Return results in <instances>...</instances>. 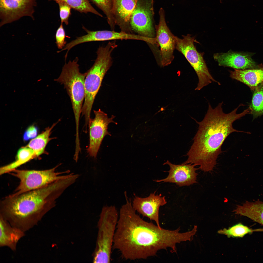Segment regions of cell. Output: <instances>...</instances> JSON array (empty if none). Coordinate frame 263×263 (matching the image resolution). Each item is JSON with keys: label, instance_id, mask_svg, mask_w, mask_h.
Returning a JSON list of instances; mask_svg holds the SVG:
<instances>
[{"label": "cell", "instance_id": "1", "mask_svg": "<svg viewBox=\"0 0 263 263\" xmlns=\"http://www.w3.org/2000/svg\"><path fill=\"white\" fill-rule=\"evenodd\" d=\"M121 207L113 239V249L126 260L146 259L168 248L174 252L181 241L179 230L166 229L146 221L137 214L131 202Z\"/></svg>", "mask_w": 263, "mask_h": 263}, {"label": "cell", "instance_id": "2", "mask_svg": "<svg viewBox=\"0 0 263 263\" xmlns=\"http://www.w3.org/2000/svg\"><path fill=\"white\" fill-rule=\"evenodd\" d=\"M223 102L219 103L213 108L208 103L207 112L203 120L198 122L194 120L199 125L198 130L187 153L188 158L184 163L199 166V169L205 172L212 171L216 164L218 156L222 152V146L229 135L235 132L250 133L237 130L233 126L235 121L250 113V108L237 113L238 108L244 105L240 104L231 112L226 113L223 111Z\"/></svg>", "mask_w": 263, "mask_h": 263}, {"label": "cell", "instance_id": "3", "mask_svg": "<svg viewBox=\"0 0 263 263\" xmlns=\"http://www.w3.org/2000/svg\"><path fill=\"white\" fill-rule=\"evenodd\" d=\"M71 183L67 178L0 201V216L13 227L25 232L37 225L55 207L56 199Z\"/></svg>", "mask_w": 263, "mask_h": 263}, {"label": "cell", "instance_id": "4", "mask_svg": "<svg viewBox=\"0 0 263 263\" xmlns=\"http://www.w3.org/2000/svg\"><path fill=\"white\" fill-rule=\"evenodd\" d=\"M114 49L111 44L100 47L96 51L97 57L92 66L87 71L85 81V96L81 113L85 118L87 127L91 118L90 114L96 96L106 73L112 63L111 54Z\"/></svg>", "mask_w": 263, "mask_h": 263}, {"label": "cell", "instance_id": "5", "mask_svg": "<svg viewBox=\"0 0 263 263\" xmlns=\"http://www.w3.org/2000/svg\"><path fill=\"white\" fill-rule=\"evenodd\" d=\"M77 57L65 63L60 75L55 80L63 85L71 100L75 116L76 133H79L80 116L85 96V81L87 72L81 73L77 63Z\"/></svg>", "mask_w": 263, "mask_h": 263}, {"label": "cell", "instance_id": "6", "mask_svg": "<svg viewBox=\"0 0 263 263\" xmlns=\"http://www.w3.org/2000/svg\"><path fill=\"white\" fill-rule=\"evenodd\" d=\"M119 216L114 206L103 207L99 216L94 263H110L113 239Z\"/></svg>", "mask_w": 263, "mask_h": 263}, {"label": "cell", "instance_id": "7", "mask_svg": "<svg viewBox=\"0 0 263 263\" xmlns=\"http://www.w3.org/2000/svg\"><path fill=\"white\" fill-rule=\"evenodd\" d=\"M61 163L51 169L42 170H19L16 169L9 174L18 178L19 184L11 195L15 196L24 192L41 188L61 179L69 177L74 174L71 173L64 176L63 174L69 173V170L59 172L56 169Z\"/></svg>", "mask_w": 263, "mask_h": 263}, {"label": "cell", "instance_id": "8", "mask_svg": "<svg viewBox=\"0 0 263 263\" xmlns=\"http://www.w3.org/2000/svg\"><path fill=\"white\" fill-rule=\"evenodd\" d=\"M182 36V39L175 36V48L185 56L197 75L198 82L195 90H199L212 82L220 85L210 73L203 57L204 53L196 49L194 43L197 42L195 37L189 34Z\"/></svg>", "mask_w": 263, "mask_h": 263}, {"label": "cell", "instance_id": "9", "mask_svg": "<svg viewBox=\"0 0 263 263\" xmlns=\"http://www.w3.org/2000/svg\"><path fill=\"white\" fill-rule=\"evenodd\" d=\"M153 5V0L137 1L130 19V26L133 33L148 38H155Z\"/></svg>", "mask_w": 263, "mask_h": 263}, {"label": "cell", "instance_id": "10", "mask_svg": "<svg viewBox=\"0 0 263 263\" xmlns=\"http://www.w3.org/2000/svg\"><path fill=\"white\" fill-rule=\"evenodd\" d=\"M95 117L91 119L88 126L89 133V144L87 149V152L90 156L96 158L102 141L106 135H111L107 130L108 126L110 123H113V115L108 118L107 114L99 109L94 110Z\"/></svg>", "mask_w": 263, "mask_h": 263}, {"label": "cell", "instance_id": "11", "mask_svg": "<svg viewBox=\"0 0 263 263\" xmlns=\"http://www.w3.org/2000/svg\"><path fill=\"white\" fill-rule=\"evenodd\" d=\"M35 0H0V27L24 16L32 19Z\"/></svg>", "mask_w": 263, "mask_h": 263}, {"label": "cell", "instance_id": "12", "mask_svg": "<svg viewBox=\"0 0 263 263\" xmlns=\"http://www.w3.org/2000/svg\"><path fill=\"white\" fill-rule=\"evenodd\" d=\"M159 24L156 26V42L160 47L161 63L164 67L170 64L174 58L173 52L175 48V36L171 32L166 24L163 10L159 11Z\"/></svg>", "mask_w": 263, "mask_h": 263}, {"label": "cell", "instance_id": "13", "mask_svg": "<svg viewBox=\"0 0 263 263\" xmlns=\"http://www.w3.org/2000/svg\"><path fill=\"white\" fill-rule=\"evenodd\" d=\"M165 165H168L170 168L167 171L169 173L168 176L165 178L154 181L158 182L174 183L179 187L188 186L197 183L198 174L196 171L198 168H195L194 164L183 163L176 165L167 160L163 164Z\"/></svg>", "mask_w": 263, "mask_h": 263}, {"label": "cell", "instance_id": "14", "mask_svg": "<svg viewBox=\"0 0 263 263\" xmlns=\"http://www.w3.org/2000/svg\"><path fill=\"white\" fill-rule=\"evenodd\" d=\"M156 191L151 193L146 197L136 196L133 201L132 206L135 210L151 220L154 221L157 225L161 227L159 218L160 207L166 204L167 202L164 196L161 194H155Z\"/></svg>", "mask_w": 263, "mask_h": 263}, {"label": "cell", "instance_id": "15", "mask_svg": "<svg viewBox=\"0 0 263 263\" xmlns=\"http://www.w3.org/2000/svg\"><path fill=\"white\" fill-rule=\"evenodd\" d=\"M252 55L249 53L230 50L226 53H215L213 57L219 66L244 70L257 67L258 65L252 58Z\"/></svg>", "mask_w": 263, "mask_h": 263}, {"label": "cell", "instance_id": "16", "mask_svg": "<svg viewBox=\"0 0 263 263\" xmlns=\"http://www.w3.org/2000/svg\"><path fill=\"white\" fill-rule=\"evenodd\" d=\"M112 12L116 25L121 31L133 34L130 25L131 14L135 6L136 0H112Z\"/></svg>", "mask_w": 263, "mask_h": 263}, {"label": "cell", "instance_id": "17", "mask_svg": "<svg viewBox=\"0 0 263 263\" xmlns=\"http://www.w3.org/2000/svg\"><path fill=\"white\" fill-rule=\"evenodd\" d=\"M229 70L230 77L248 86L253 91L260 84L263 83V65H258L257 68L244 70L234 69Z\"/></svg>", "mask_w": 263, "mask_h": 263}, {"label": "cell", "instance_id": "18", "mask_svg": "<svg viewBox=\"0 0 263 263\" xmlns=\"http://www.w3.org/2000/svg\"><path fill=\"white\" fill-rule=\"evenodd\" d=\"M0 247H8L15 251L18 242L25 235V232L12 226L0 216Z\"/></svg>", "mask_w": 263, "mask_h": 263}, {"label": "cell", "instance_id": "19", "mask_svg": "<svg viewBox=\"0 0 263 263\" xmlns=\"http://www.w3.org/2000/svg\"><path fill=\"white\" fill-rule=\"evenodd\" d=\"M235 214L244 216L263 226V202L259 200L246 201L242 205H237L233 211Z\"/></svg>", "mask_w": 263, "mask_h": 263}, {"label": "cell", "instance_id": "20", "mask_svg": "<svg viewBox=\"0 0 263 263\" xmlns=\"http://www.w3.org/2000/svg\"><path fill=\"white\" fill-rule=\"evenodd\" d=\"M92 37L94 41L116 40H134L146 41L147 40L146 38L136 34L127 33L121 31L117 32L112 30L94 31Z\"/></svg>", "mask_w": 263, "mask_h": 263}, {"label": "cell", "instance_id": "21", "mask_svg": "<svg viewBox=\"0 0 263 263\" xmlns=\"http://www.w3.org/2000/svg\"><path fill=\"white\" fill-rule=\"evenodd\" d=\"M35 157L34 151L30 148L26 146L20 148L18 151L14 161L0 168V175L9 173Z\"/></svg>", "mask_w": 263, "mask_h": 263}, {"label": "cell", "instance_id": "22", "mask_svg": "<svg viewBox=\"0 0 263 263\" xmlns=\"http://www.w3.org/2000/svg\"><path fill=\"white\" fill-rule=\"evenodd\" d=\"M60 121L54 123L51 127L47 128L45 131L32 140L26 146L33 150L35 157L44 152L45 147L50 141L56 138H50L49 136L52 129Z\"/></svg>", "mask_w": 263, "mask_h": 263}, {"label": "cell", "instance_id": "23", "mask_svg": "<svg viewBox=\"0 0 263 263\" xmlns=\"http://www.w3.org/2000/svg\"><path fill=\"white\" fill-rule=\"evenodd\" d=\"M254 232H263V228L253 229L239 223L229 227L219 230V234L224 235L229 238L243 237L247 234H252Z\"/></svg>", "mask_w": 263, "mask_h": 263}, {"label": "cell", "instance_id": "24", "mask_svg": "<svg viewBox=\"0 0 263 263\" xmlns=\"http://www.w3.org/2000/svg\"><path fill=\"white\" fill-rule=\"evenodd\" d=\"M254 92L249 106L253 120L263 115V83L260 84Z\"/></svg>", "mask_w": 263, "mask_h": 263}, {"label": "cell", "instance_id": "25", "mask_svg": "<svg viewBox=\"0 0 263 263\" xmlns=\"http://www.w3.org/2000/svg\"><path fill=\"white\" fill-rule=\"evenodd\" d=\"M56 2L63 1L68 5L71 7L81 13H86L90 12L99 16L102 15L92 6L89 0H48Z\"/></svg>", "mask_w": 263, "mask_h": 263}, {"label": "cell", "instance_id": "26", "mask_svg": "<svg viewBox=\"0 0 263 263\" xmlns=\"http://www.w3.org/2000/svg\"><path fill=\"white\" fill-rule=\"evenodd\" d=\"M101 9L106 16L108 22L112 30L116 25L112 12V0H89Z\"/></svg>", "mask_w": 263, "mask_h": 263}, {"label": "cell", "instance_id": "27", "mask_svg": "<svg viewBox=\"0 0 263 263\" xmlns=\"http://www.w3.org/2000/svg\"><path fill=\"white\" fill-rule=\"evenodd\" d=\"M58 5L59 10V15L61 23H64L67 25L68 19L71 14V8L65 2L62 1L56 2Z\"/></svg>", "mask_w": 263, "mask_h": 263}, {"label": "cell", "instance_id": "28", "mask_svg": "<svg viewBox=\"0 0 263 263\" xmlns=\"http://www.w3.org/2000/svg\"><path fill=\"white\" fill-rule=\"evenodd\" d=\"M66 37L65 31L63 23H61L56 31L55 35L56 43L58 49H62L66 45V42L65 40Z\"/></svg>", "mask_w": 263, "mask_h": 263}, {"label": "cell", "instance_id": "29", "mask_svg": "<svg viewBox=\"0 0 263 263\" xmlns=\"http://www.w3.org/2000/svg\"><path fill=\"white\" fill-rule=\"evenodd\" d=\"M38 132L37 127L32 125L29 127L24 132L23 138L24 140L28 141L30 139L34 138L37 136Z\"/></svg>", "mask_w": 263, "mask_h": 263}, {"label": "cell", "instance_id": "30", "mask_svg": "<svg viewBox=\"0 0 263 263\" xmlns=\"http://www.w3.org/2000/svg\"><path fill=\"white\" fill-rule=\"evenodd\" d=\"M138 0H136V1H137H137Z\"/></svg>", "mask_w": 263, "mask_h": 263}]
</instances>
